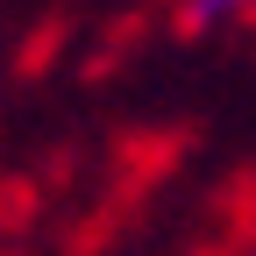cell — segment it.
<instances>
[{"mask_svg": "<svg viewBox=\"0 0 256 256\" xmlns=\"http://www.w3.org/2000/svg\"><path fill=\"white\" fill-rule=\"evenodd\" d=\"M249 14V0H185V36H220L228 22H242Z\"/></svg>", "mask_w": 256, "mask_h": 256, "instance_id": "cell-1", "label": "cell"}]
</instances>
